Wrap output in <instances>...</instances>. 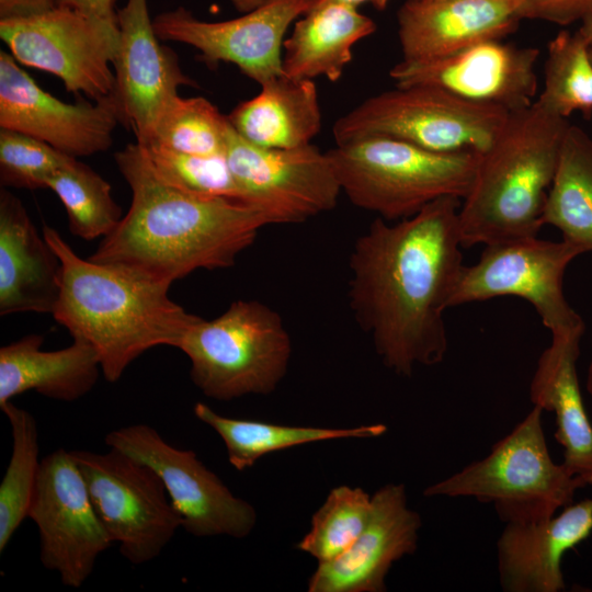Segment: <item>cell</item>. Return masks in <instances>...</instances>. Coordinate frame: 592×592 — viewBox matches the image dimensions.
<instances>
[{
	"label": "cell",
	"mask_w": 592,
	"mask_h": 592,
	"mask_svg": "<svg viewBox=\"0 0 592 592\" xmlns=\"http://www.w3.org/2000/svg\"><path fill=\"white\" fill-rule=\"evenodd\" d=\"M544 411L533 406L490 453L426 487L428 498H474L491 503L504 524L539 522L573 502L585 482L553 460L543 428Z\"/></svg>",
	"instance_id": "obj_6"
},
{
	"label": "cell",
	"mask_w": 592,
	"mask_h": 592,
	"mask_svg": "<svg viewBox=\"0 0 592 592\" xmlns=\"http://www.w3.org/2000/svg\"><path fill=\"white\" fill-rule=\"evenodd\" d=\"M521 20L520 0H407L397 15L402 59H435L502 39Z\"/></svg>",
	"instance_id": "obj_20"
},
{
	"label": "cell",
	"mask_w": 592,
	"mask_h": 592,
	"mask_svg": "<svg viewBox=\"0 0 592 592\" xmlns=\"http://www.w3.org/2000/svg\"><path fill=\"white\" fill-rule=\"evenodd\" d=\"M539 50L489 39L452 55L406 60L389 71L397 87L430 86L474 103L515 112L535 100Z\"/></svg>",
	"instance_id": "obj_16"
},
{
	"label": "cell",
	"mask_w": 592,
	"mask_h": 592,
	"mask_svg": "<svg viewBox=\"0 0 592 592\" xmlns=\"http://www.w3.org/2000/svg\"><path fill=\"white\" fill-rule=\"evenodd\" d=\"M230 4L241 13L248 12L270 0H227Z\"/></svg>",
	"instance_id": "obj_40"
},
{
	"label": "cell",
	"mask_w": 592,
	"mask_h": 592,
	"mask_svg": "<svg viewBox=\"0 0 592 592\" xmlns=\"http://www.w3.org/2000/svg\"><path fill=\"white\" fill-rule=\"evenodd\" d=\"M227 116L248 143L277 149L311 144L322 123L314 80L285 75L262 83L255 96L239 103Z\"/></svg>",
	"instance_id": "obj_26"
},
{
	"label": "cell",
	"mask_w": 592,
	"mask_h": 592,
	"mask_svg": "<svg viewBox=\"0 0 592 592\" xmlns=\"http://www.w3.org/2000/svg\"><path fill=\"white\" fill-rule=\"evenodd\" d=\"M327 153L350 202L387 221L408 218L441 197L463 200L480 157L435 152L387 137L337 145Z\"/></svg>",
	"instance_id": "obj_5"
},
{
	"label": "cell",
	"mask_w": 592,
	"mask_h": 592,
	"mask_svg": "<svg viewBox=\"0 0 592 592\" xmlns=\"http://www.w3.org/2000/svg\"><path fill=\"white\" fill-rule=\"evenodd\" d=\"M71 156L23 133L0 128V182L25 190L47 189L50 177Z\"/></svg>",
	"instance_id": "obj_35"
},
{
	"label": "cell",
	"mask_w": 592,
	"mask_h": 592,
	"mask_svg": "<svg viewBox=\"0 0 592 592\" xmlns=\"http://www.w3.org/2000/svg\"><path fill=\"white\" fill-rule=\"evenodd\" d=\"M116 0H55L56 5L68 7L106 23L117 24Z\"/></svg>",
	"instance_id": "obj_37"
},
{
	"label": "cell",
	"mask_w": 592,
	"mask_h": 592,
	"mask_svg": "<svg viewBox=\"0 0 592 592\" xmlns=\"http://www.w3.org/2000/svg\"><path fill=\"white\" fill-rule=\"evenodd\" d=\"M55 5V0H0V19L33 14Z\"/></svg>",
	"instance_id": "obj_38"
},
{
	"label": "cell",
	"mask_w": 592,
	"mask_h": 592,
	"mask_svg": "<svg viewBox=\"0 0 592 592\" xmlns=\"http://www.w3.org/2000/svg\"><path fill=\"white\" fill-rule=\"evenodd\" d=\"M193 412L220 436L228 462L238 471L252 467L260 458L274 452L330 440L372 439L387 431L382 423L329 429L235 419L217 413L203 402H196Z\"/></svg>",
	"instance_id": "obj_27"
},
{
	"label": "cell",
	"mask_w": 592,
	"mask_h": 592,
	"mask_svg": "<svg viewBox=\"0 0 592 592\" xmlns=\"http://www.w3.org/2000/svg\"><path fill=\"white\" fill-rule=\"evenodd\" d=\"M591 57H592V49H591Z\"/></svg>",
	"instance_id": "obj_43"
},
{
	"label": "cell",
	"mask_w": 592,
	"mask_h": 592,
	"mask_svg": "<svg viewBox=\"0 0 592 592\" xmlns=\"http://www.w3.org/2000/svg\"><path fill=\"white\" fill-rule=\"evenodd\" d=\"M43 236L62 264L53 316L95 349L107 382H117L151 348L178 349L201 319L169 297L171 284L123 264L83 260L47 225Z\"/></svg>",
	"instance_id": "obj_3"
},
{
	"label": "cell",
	"mask_w": 592,
	"mask_h": 592,
	"mask_svg": "<svg viewBox=\"0 0 592 592\" xmlns=\"http://www.w3.org/2000/svg\"><path fill=\"white\" fill-rule=\"evenodd\" d=\"M581 249L537 236L493 242L476 263L464 265L451 307L502 296L530 303L551 335L584 333L585 325L563 294L567 266Z\"/></svg>",
	"instance_id": "obj_11"
},
{
	"label": "cell",
	"mask_w": 592,
	"mask_h": 592,
	"mask_svg": "<svg viewBox=\"0 0 592 592\" xmlns=\"http://www.w3.org/2000/svg\"><path fill=\"white\" fill-rule=\"evenodd\" d=\"M592 534V498L534 523L505 524L497 542L499 582L505 592H560L565 554Z\"/></svg>",
	"instance_id": "obj_21"
},
{
	"label": "cell",
	"mask_w": 592,
	"mask_h": 592,
	"mask_svg": "<svg viewBox=\"0 0 592 592\" xmlns=\"http://www.w3.org/2000/svg\"><path fill=\"white\" fill-rule=\"evenodd\" d=\"M543 223L592 253V136L577 125L569 124L563 135Z\"/></svg>",
	"instance_id": "obj_28"
},
{
	"label": "cell",
	"mask_w": 592,
	"mask_h": 592,
	"mask_svg": "<svg viewBox=\"0 0 592 592\" xmlns=\"http://www.w3.org/2000/svg\"><path fill=\"white\" fill-rule=\"evenodd\" d=\"M441 197L397 221L376 217L349 257V304L383 364L410 377L448 350L444 312L464 267L458 210Z\"/></svg>",
	"instance_id": "obj_1"
},
{
	"label": "cell",
	"mask_w": 592,
	"mask_h": 592,
	"mask_svg": "<svg viewBox=\"0 0 592 592\" xmlns=\"http://www.w3.org/2000/svg\"><path fill=\"white\" fill-rule=\"evenodd\" d=\"M47 189L62 203L71 234L81 239H103L123 218L111 184L75 157L50 177Z\"/></svg>",
	"instance_id": "obj_30"
},
{
	"label": "cell",
	"mask_w": 592,
	"mask_h": 592,
	"mask_svg": "<svg viewBox=\"0 0 592 592\" xmlns=\"http://www.w3.org/2000/svg\"><path fill=\"white\" fill-rule=\"evenodd\" d=\"M231 125L228 116L207 99L177 95L164 109L151 140L143 146H159L195 156L225 155Z\"/></svg>",
	"instance_id": "obj_32"
},
{
	"label": "cell",
	"mask_w": 592,
	"mask_h": 592,
	"mask_svg": "<svg viewBox=\"0 0 592 592\" xmlns=\"http://www.w3.org/2000/svg\"><path fill=\"white\" fill-rule=\"evenodd\" d=\"M583 333L551 335L530 385L533 406L553 412L562 464L587 486L592 485V423L580 390L577 363Z\"/></svg>",
	"instance_id": "obj_23"
},
{
	"label": "cell",
	"mask_w": 592,
	"mask_h": 592,
	"mask_svg": "<svg viewBox=\"0 0 592 592\" xmlns=\"http://www.w3.org/2000/svg\"><path fill=\"white\" fill-rule=\"evenodd\" d=\"M375 31L374 20L356 7L315 3L283 43V72L298 80L325 77L338 81L352 60V47Z\"/></svg>",
	"instance_id": "obj_25"
},
{
	"label": "cell",
	"mask_w": 592,
	"mask_h": 592,
	"mask_svg": "<svg viewBox=\"0 0 592 592\" xmlns=\"http://www.w3.org/2000/svg\"><path fill=\"white\" fill-rule=\"evenodd\" d=\"M70 452L94 510L123 557L136 566L157 558L183 524L158 474L114 448Z\"/></svg>",
	"instance_id": "obj_9"
},
{
	"label": "cell",
	"mask_w": 592,
	"mask_h": 592,
	"mask_svg": "<svg viewBox=\"0 0 592 592\" xmlns=\"http://www.w3.org/2000/svg\"><path fill=\"white\" fill-rule=\"evenodd\" d=\"M190 376L208 398L229 401L270 395L285 377L292 341L277 311L259 300H236L217 318L200 319L179 348Z\"/></svg>",
	"instance_id": "obj_7"
},
{
	"label": "cell",
	"mask_w": 592,
	"mask_h": 592,
	"mask_svg": "<svg viewBox=\"0 0 592 592\" xmlns=\"http://www.w3.org/2000/svg\"><path fill=\"white\" fill-rule=\"evenodd\" d=\"M578 32L583 36L592 49V12L580 22Z\"/></svg>",
	"instance_id": "obj_41"
},
{
	"label": "cell",
	"mask_w": 592,
	"mask_h": 592,
	"mask_svg": "<svg viewBox=\"0 0 592 592\" xmlns=\"http://www.w3.org/2000/svg\"><path fill=\"white\" fill-rule=\"evenodd\" d=\"M373 509L372 497L362 488H333L311 516L310 528L296 548L326 562L349 549L366 527Z\"/></svg>",
	"instance_id": "obj_33"
},
{
	"label": "cell",
	"mask_w": 592,
	"mask_h": 592,
	"mask_svg": "<svg viewBox=\"0 0 592 592\" xmlns=\"http://www.w3.org/2000/svg\"><path fill=\"white\" fill-rule=\"evenodd\" d=\"M143 149L158 178L172 187L204 197L243 200L225 155L195 156L153 145Z\"/></svg>",
	"instance_id": "obj_34"
},
{
	"label": "cell",
	"mask_w": 592,
	"mask_h": 592,
	"mask_svg": "<svg viewBox=\"0 0 592 592\" xmlns=\"http://www.w3.org/2000/svg\"><path fill=\"white\" fill-rule=\"evenodd\" d=\"M536 100L565 118L574 112L592 115L591 48L578 31H561L548 43L544 89Z\"/></svg>",
	"instance_id": "obj_31"
},
{
	"label": "cell",
	"mask_w": 592,
	"mask_h": 592,
	"mask_svg": "<svg viewBox=\"0 0 592 592\" xmlns=\"http://www.w3.org/2000/svg\"><path fill=\"white\" fill-rule=\"evenodd\" d=\"M317 0H270L242 15L204 21L183 7L159 13L153 27L161 41L182 43L200 52L208 66L230 62L260 86L284 75L282 52L289 26Z\"/></svg>",
	"instance_id": "obj_15"
},
{
	"label": "cell",
	"mask_w": 592,
	"mask_h": 592,
	"mask_svg": "<svg viewBox=\"0 0 592 592\" xmlns=\"http://www.w3.org/2000/svg\"><path fill=\"white\" fill-rule=\"evenodd\" d=\"M510 112L470 102L430 86L397 87L375 94L339 117L337 145L387 137L444 153L485 152Z\"/></svg>",
	"instance_id": "obj_8"
},
{
	"label": "cell",
	"mask_w": 592,
	"mask_h": 592,
	"mask_svg": "<svg viewBox=\"0 0 592 592\" xmlns=\"http://www.w3.org/2000/svg\"><path fill=\"white\" fill-rule=\"evenodd\" d=\"M371 519L339 557L318 562L308 581L309 592H385L392 565L415 553L422 525L408 506L403 483H386L372 496Z\"/></svg>",
	"instance_id": "obj_19"
},
{
	"label": "cell",
	"mask_w": 592,
	"mask_h": 592,
	"mask_svg": "<svg viewBox=\"0 0 592 592\" xmlns=\"http://www.w3.org/2000/svg\"><path fill=\"white\" fill-rule=\"evenodd\" d=\"M62 264L38 235L22 202L0 191V315L52 314L57 305Z\"/></svg>",
	"instance_id": "obj_22"
},
{
	"label": "cell",
	"mask_w": 592,
	"mask_h": 592,
	"mask_svg": "<svg viewBox=\"0 0 592 592\" xmlns=\"http://www.w3.org/2000/svg\"><path fill=\"white\" fill-rule=\"evenodd\" d=\"M114 157L132 204L88 258L92 261L123 264L172 284L200 269L232 266L260 229L273 225L264 209L247 201L193 195L164 183L137 143Z\"/></svg>",
	"instance_id": "obj_2"
},
{
	"label": "cell",
	"mask_w": 592,
	"mask_h": 592,
	"mask_svg": "<svg viewBox=\"0 0 592 592\" xmlns=\"http://www.w3.org/2000/svg\"><path fill=\"white\" fill-rule=\"evenodd\" d=\"M118 123L114 94L66 103L38 87L11 54L0 50V128L35 137L78 158L107 150Z\"/></svg>",
	"instance_id": "obj_17"
},
{
	"label": "cell",
	"mask_w": 592,
	"mask_h": 592,
	"mask_svg": "<svg viewBox=\"0 0 592 592\" xmlns=\"http://www.w3.org/2000/svg\"><path fill=\"white\" fill-rule=\"evenodd\" d=\"M105 443L158 474L189 534L244 538L255 527L252 504L236 497L193 451L169 444L156 429L143 423L123 426L110 431Z\"/></svg>",
	"instance_id": "obj_12"
},
{
	"label": "cell",
	"mask_w": 592,
	"mask_h": 592,
	"mask_svg": "<svg viewBox=\"0 0 592 592\" xmlns=\"http://www.w3.org/2000/svg\"><path fill=\"white\" fill-rule=\"evenodd\" d=\"M0 37L19 64L58 77L69 93L92 100L114 94L117 24L55 5L0 19Z\"/></svg>",
	"instance_id": "obj_10"
},
{
	"label": "cell",
	"mask_w": 592,
	"mask_h": 592,
	"mask_svg": "<svg viewBox=\"0 0 592 592\" xmlns=\"http://www.w3.org/2000/svg\"><path fill=\"white\" fill-rule=\"evenodd\" d=\"M592 12V0H520L522 20H543L566 26Z\"/></svg>",
	"instance_id": "obj_36"
},
{
	"label": "cell",
	"mask_w": 592,
	"mask_h": 592,
	"mask_svg": "<svg viewBox=\"0 0 592 592\" xmlns=\"http://www.w3.org/2000/svg\"><path fill=\"white\" fill-rule=\"evenodd\" d=\"M44 338L27 334L0 349V407L35 390L60 401H75L96 384L101 364L95 349L80 338L64 349L42 350Z\"/></svg>",
	"instance_id": "obj_24"
},
{
	"label": "cell",
	"mask_w": 592,
	"mask_h": 592,
	"mask_svg": "<svg viewBox=\"0 0 592 592\" xmlns=\"http://www.w3.org/2000/svg\"><path fill=\"white\" fill-rule=\"evenodd\" d=\"M569 124L537 100L510 113L462 200L464 248L537 236Z\"/></svg>",
	"instance_id": "obj_4"
},
{
	"label": "cell",
	"mask_w": 592,
	"mask_h": 592,
	"mask_svg": "<svg viewBox=\"0 0 592 592\" xmlns=\"http://www.w3.org/2000/svg\"><path fill=\"white\" fill-rule=\"evenodd\" d=\"M118 44L113 60L114 96L121 123L147 145L168 104L181 87H196L180 67L173 50L162 45L148 0H126L116 12Z\"/></svg>",
	"instance_id": "obj_18"
},
{
	"label": "cell",
	"mask_w": 592,
	"mask_h": 592,
	"mask_svg": "<svg viewBox=\"0 0 592 592\" xmlns=\"http://www.w3.org/2000/svg\"><path fill=\"white\" fill-rule=\"evenodd\" d=\"M0 408L9 421L12 435V452L0 483V553H3L27 517L42 459L33 414L12 401Z\"/></svg>",
	"instance_id": "obj_29"
},
{
	"label": "cell",
	"mask_w": 592,
	"mask_h": 592,
	"mask_svg": "<svg viewBox=\"0 0 592 592\" xmlns=\"http://www.w3.org/2000/svg\"><path fill=\"white\" fill-rule=\"evenodd\" d=\"M587 390L592 399V362L590 363L587 373Z\"/></svg>",
	"instance_id": "obj_42"
},
{
	"label": "cell",
	"mask_w": 592,
	"mask_h": 592,
	"mask_svg": "<svg viewBox=\"0 0 592 592\" xmlns=\"http://www.w3.org/2000/svg\"><path fill=\"white\" fill-rule=\"evenodd\" d=\"M27 517L38 531L39 559L68 588H80L114 543L101 523L70 451L42 458Z\"/></svg>",
	"instance_id": "obj_13"
},
{
	"label": "cell",
	"mask_w": 592,
	"mask_h": 592,
	"mask_svg": "<svg viewBox=\"0 0 592 592\" xmlns=\"http://www.w3.org/2000/svg\"><path fill=\"white\" fill-rule=\"evenodd\" d=\"M327 2H339L344 3L353 7H358L362 3L369 2L378 10H384L389 0H317L316 3H327Z\"/></svg>",
	"instance_id": "obj_39"
},
{
	"label": "cell",
	"mask_w": 592,
	"mask_h": 592,
	"mask_svg": "<svg viewBox=\"0 0 592 592\" xmlns=\"http://www.w3.org/2000/svg\"><path fill=\"white\" fill-rule=\"evenodd\" d=\"M225 156L242 198L264 209L273 225L303 223L329 212L342 193L327 151L312 144L262 148L230 127Z\"/></svg>",
	"instance_id": "obj_14"
}]
</instances>
